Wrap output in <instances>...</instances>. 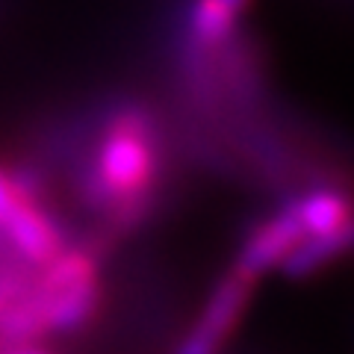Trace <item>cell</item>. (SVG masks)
Instances as JSON below:
<instances>
[{"label":"cell","instance_id":"obj_1","mask_svg":"<svg viewBox=\"0 0 354 354\" xmlns=\"http://www.w3.org/2000/svg\"><path fill=\"white\" fill-rule=\"evenodd\" d=\"M165 183V145L157 121L139 104L113 109L97 133L92 157L77 174L83 204L109 230H133L157 204Z\"/></svg>","mask_w":354,"mask_h":354},{"label":"cell","instance_id":"obj_2","mask_svg":"<svg viewBox=\"0 0 354 354\" xmlns=\"http://www.w3.org/2000/svg\"><path fill=\"white\" fill-rule=\"evenodd\" d=\"M101 304L97 254L68 245L59 257L39 266L30 283L0 316V354L36 346L48 334H71L92 322Z\"/></svg>","mask_w":354,"mask_h":354},{"label":"cell","instance_id":"obj_3","mask_svg":"<svg viewBox=\"0 0 354 354\" xmlns=\"http://www.w3.org/2000/svg\"><path fill=\"white\" fill-rule=\"evenodd\" d=\"M254 290H257V274L242 269L234 263V269H227L213 286V292L207 295L204 307L198 310L195 322L186 330L174 354H221L227 348V342L234 339L239 330L242 319H245Z\"/></svg>","mask_w":354,"mask_h":354},{"label":"cell","instance_id":"obj_4","mask_svg":"<svg viewBox=\"0 0 354 354\" xmlns=\"http://www.w3.org/2000/svg\"><path fill=\"white\" fill-rule=\"evenodd\" d=\"M298 245H301V225H298L292 204H286L248 230V236L239 245L236 263L260 278L272 269H283V263Z\"/></svg>","mask_w":354,"mask_h":354},{"label":"cell","instance_id":"obj_5","mask_svg":"<svg viewBox=\"0 0 354 354\" xmlns=\"http://www.w3.org/2000/svg\"><path fill=\"white\" fill-rule=\"evenodd\" d=\"M9 354H44V351H39V348L27 346V348H15V351H9Z\"/></svg>","mask_w":354,"mask_h":354}]
</instances>
